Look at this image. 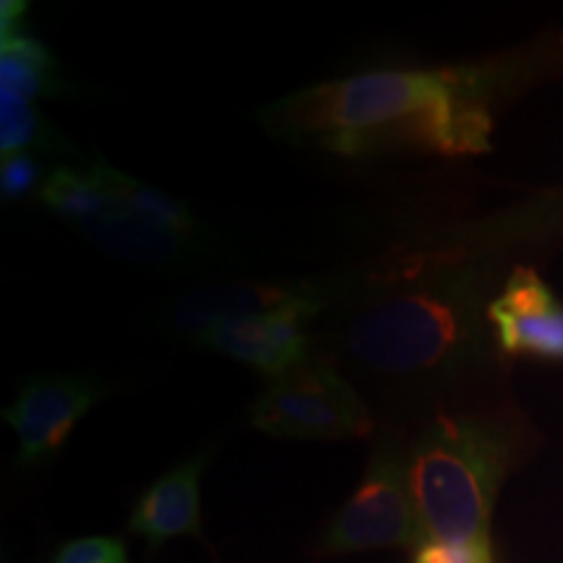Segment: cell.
I'll list each match as a JSON object with an SVG mask.
<instances>
[{"instance_id": "1", "label": "cell", "mask_w": 563, "mask_h": 563, "mask_svg": "<svg viewBox=\"0 0 563 563\" xmlns=\"http://www.w3.org/2000/svg\"><path fill=\"white\" fill-rule=\"evenodd\" d=\"M490 68L365 70L321 81L264 110L277 136L340 157L426 152L470 157L490 150Z\"/></svg>"}, {"instance_id": "2", "label": "cell", "mask_w": 563, "mask_h": 563, "mask_svg": "<svg viewBox=\"0 0 563 563\" xmlns=\"http://www.w3.org/2000/svg\"><path fill=\"white\" fill-rule=\"evenodd\" d=\"M511 443L481 418H439L407 449L420 543L490 548V514ZM418 548V545H415Z\"/></svg>"}, {"instance_id": "3", "label": "cell", "mask_w": 563, "mask_h": 563, "mask_svg": "<svg viewBox=\"0 0 563 563\" xmlns=\"http://www.w3.org/2000/svg\"><path fill=\"white\" fill-rule=\"evenodd\" d=\"M95 162L108 199L100 214L79 228L89 243L121 262L150 266L180 264L199 253L203 228L186 203L102 157Z\"/></svg>"}, {"instance_id": "4", "label": "cell", "mask_w": 563, "mask_h": 563, "mask_svg": "<svg viewBox=\"0 0 563 563\" xmlns=\"http://www.w3.org/2000/svg\"><path fill=\"white\" fill-rule=\"evenodd\" d=\"M460 306L439 292H405L355 316L347 350L365 368L418 373L446 361L462 342Z\"/></svg>"}, {"instance_id": "5", "label": "cell", "mask_w": 563, "mask_h": 563, "mask_svg": "<svg viewBox=\"0 0 563 563\" xmlns=\"http://www.w3.org/2000/svg\"><path fill=\"white\" fill-rule=\"evenodd\" d=\"M256 431L274 439L342 441L373 431L371 407L344 382L332 355L313 352L308 363L269 382L251 407Z\"/></svg>"}, {"instance_id": "6", "label": "cell", "mask_w": 563, "mask_h": 563, "mask_svg": "<svg viewBox=\"0 0 563 563\" xmlns=\"http://www.w3.org/2000/svg\"><path fill=\"white\" fill-rule=\"evenodd\" d=\"M420 543V525L415 514L407 452L394 443H382L371 454L368 467L336 511L321 540V553L342 555L382 548H412Z\"/></svg>"}, {"instance_id": "7", "label": "cell", "mask_w": 563, "mask_h": 563, "mask_svg": "<svg viewBox=\"0 0 563 563\" xmlns=\"http://www.w3.org/2000/svg\"><path fill=\"white\" fill-rule=\"evenodd\" d=\"M110 394V384L89 373H51L21 386L3 420L19 441V462L26 467L51 462L84 415Z\"/></svg>"}, {"instance_id": "8", "label": "cell", "mask_w": 563, "mask_h": 563, "mask_svg": "<svg viewBox=\"0 0 563 563\" xmlns=\"http://www.w3.org/2000/svg\"><path fill=\"white\" fill-rule=\"evenodd\" d=\"M327 306L323 298H308L277 308L264 316L230 321L217 327L199 342V347L214 350L228 355L232 361H241L258 373H264L269 382L287 376L313 357L311 340L306 334V323Z\"/></svg>"}, {"instance_id": "9", "label": "cell", "mask_w": 563, "mask_h": 563, "mask_svg": "<svg viewBox=\"0 0 563 563\" xmlns=\"http://www.w3.org/2000/svg\"><path fill=\"white\" fill-rule=\"evenodd\" d=\"M498 347L509 355L563 361V302L538 272L517 269L488 306Z\"/></svg>"}, {"instance_id": "10", "label": "cell", "mask_w": 563, "mask_h": 563, "mask_svg": "<svg viewBox=\"0 0 563 563\" xmlns=\"http://www.w3.org/2000/svg\"><path fill=\"white\" fill-rule=\"evenodd\" d=\"M323 298V287L313 282H230L209 285L180 295L173 302V327L199 344L209 332L230 321L251 319L290 306V302Z\"/></svg>"}, {"instance_id": "11", "label": "cell", "mask_w": 563, "mask_h": 563, "mask_svg": "<svg viewBox=\"0 0 563 563\" xmlns=\"http://www.w3.org/2000/svg\"><path fill=\"white\" fill-rule=\"evenodd\" d=\"M207 460L209 454H194L157 477L133 506L129 532L144 538L152 551L173 538H201V475Z\"/></svg>"}, {"instance_id": "12", "label": "cell", "mask_w": 563, "mask_h": 563, "mask_svg": "<svg viewBox=\"0 0 563 563\" xmlns=\"http://www.w3.org/2000/svg\"><path fill=\"white\" fill-rule=\"evenodd\" d=\"M63 76L58 60L45 42L30 32L0 37V95L40 100L58 97Z\"/></svg>"}, {"instance_id": "13", "label": "cell", "mask_w": 563, "mask_h": 563, "mask_svg": "<svg viewBox=\"0 0 563 563\" xmlns=\"http://www.w3.org/2000/svg\"><path fill=\"white\" fill-rule=\"evenodd\" d=\"M37 199L47 211H53L58 220L84 222L95 220L104 207L108 191H104L102 175L97 170V162L91 159L87 167L58 165L47 178L42 180Z\"/></svg>"}, {"instance_id": "14", "label": "cell", "mask_w": 563, "mask_h": 563, "mask_svg": "<svg viewBox=\"0 0 563 563\" xmlns=\"http://www.w3.org/2000/svg\"><path fill=\"white\" fill-rule=\"evenodd\" d=\"M68 150L40 108L21 97L0 95V157L21 152Z\"/></svg>"}, {"instance_id": "15", "label": "cell", "mask_w": 563, "mask_h": 563, "mask_svg": "<svg viewBox=\"0 0 563 563\" xmlns=\"http://www.w3.org/2000/svg\"><path fill=\"white\" fill-rule=\"evenodd\" d=\"M53 563H131L129 545L110 534H89V538L68 540L53 555Z\"/></svg>"}, {"instance_id": "16", "label": "cell", "mask_w": 563, "mask_h": 563, "mask_svg": "<svg viewBox=\"0 0 563 563\" xmlns=\"http://www.w3.org/2000/svg\"><path fill=\"white\" fill-rule=\"evenodd\" d=\"M42 162L34 152L11 154L0 159V196L3 201H21L42 188Z\"/></svg>"}, {"instance_id": "17", "label": "cell", "mask_w": 563, "mask_h": 563, "mask_svg": "<svg viewBox=\"0 0 563 563\" xmlns=\"http://www.w3.org/2000/svg\"><path fill=\"white\" fill-rule=\"evenodd\" d=\"M412 563H493V548L418 543Z\"/></svg>"}, {"instance_id": "18", "label": "cell", "mask_w": 563, "mask_h": 563, "mask_svg": "<svg viewBox=\"0 0 563 563\" xmlns=\"http://www.w3.org/2000/svg\"><path fill=\"white\" fill-rule=\"evenodd\" d=\"M30 5L21 0H3L0 5V37H11V34L24 32V16Z\"/></svg>"}]
</instances>
